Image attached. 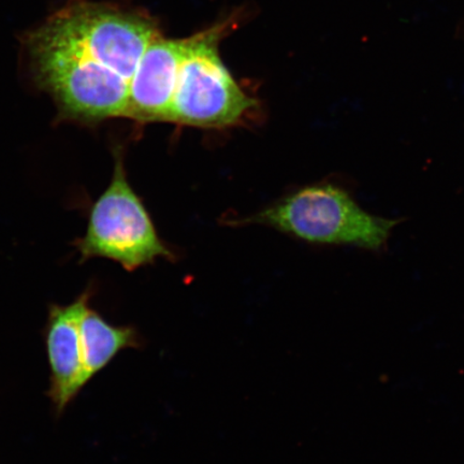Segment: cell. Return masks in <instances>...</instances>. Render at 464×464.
Listing matches in <instances>:
<instances>
[{
    "label": "cell",
    "mask_w": 464,
    "mask_h": 464,
    "mask_svg": "<svg viewBox=\"0 0 464 464\" xmlns=\"http://www.w3.org/2000/svg\"><path fill=\"white\" fill-rule=\"evenodd\" d=\"M159 36L143 16L74 0L31 34L28 51L62 118L94 124L125 118L133 75Z\"/></svg>",
    "instance_id": "cell-1"
},
{
    "label": "cell",
    "mask_w": 464,
    "mask_h": 464,
    "mask_svg": "<svg viewBox=\"0 0 464 464\" xmlns=\"http://www.w3.org/2000/svg\"><path fill=\"white\" fill-rule=\"evenodd\" d=\"M254 220L306 242L370 249L384 246L396 224L364 212L345 190L333 185L300 189Z\"/></svg>",
    "instance_id": "cell-2"
},
{
    "label": "cell",
    "mask_w": 464,
    "mask_h": 464,
    "mask_svg": "<svg viewBox=\"0 0 464 464\" xmlns=\"http://www.w3.org/2000/svg\"><path fill=\"white\" fill-rule=\"evenodd\" d=\"M218 28L188 39L169 114L171 123L225 129L257 106L243 92L218 55Z\"/></svg>",
    "instance_id": "cell-3"
},
{
    "label": "cell",
    "mask_w": 464,
    "mask_h": 464,
    "mask_svg": "<svg viewBox=\"0 0 464 464\" xmlns=\"http://www.w3.org/2000/svg\"><path fill=\"white\" fill-rule=\"evenodd\" d=\"M75 245L83 260L108 258L129 271L172 256L127 182L121 154L115 156L112 182L92 206L86 234Z\"/></svg>",
    "instance_id": "cell-4"
},
{
    "label": "cell",
    "mask_w": 464,
    "mask_h": 464,
    "mask_svg": "<svg viewBox=\"0 0 464 464\" xmlns=\"http://www.w3.org/2000/svg\"><path fill=\"white\" fill-rule=\"evenodd\" d=\"M188 39L159 36L149 45L130 83L126 119L150 123L168 121Z\"/></svg>",
    "instance_id": "cell-5"
},
{
    "label": "cell",
    "mask_w": 464,
    "mask_h": 464,
    "mask_svg": "<svg viewBox=\"0 0 464 464\" xmlns=\"http://www.w3.org/2000/svg\"><path fill=\"white\" fill-rule=\"evenodd\" d=\"M89 294L69 305H52L45 328L46 352L51 368L49 396L58 413L85 386L80 322Z\"/></svg>",
    "instance_id": "cell-6"
},
{
    "label": "cell",
    "mask_w": 464,
    "mask_h": 464,
    "mask_svg": "<svg viewBox=\"0 0 464 464\" xmlns=\"http://www.w3.org/2000/svg\"><path fill=\"white\" fill-rule=\"evenodd\" d=\"M80 334L85 385L121 350L139 345L135 329L110 324L92 309L90 304L84 307L81 315Z\"/></svg>",
    "instance_id": "cell-7"
}]
</instances>
